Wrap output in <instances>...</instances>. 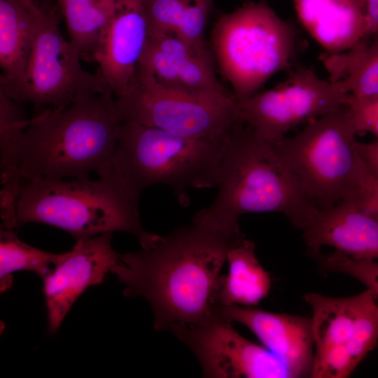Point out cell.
Here are the masks:
<instances>
[{"instance_id":"obj_13","label":"cell","mask_w":378,"mask_h":378,"mask_svg":"<svg viewBox=\"0 0 378 378\" xmlns=\"http://www.w3.org/2000/svg\"><path fill=\"white\" fill-rule=\"evenodd\" d=\"M113 233L76 239L67 255L42 280L48 330L55 332L79 296L101 284L120 261L111 245Z\"/></svg>"},{"instance_id":"obj_23","label":"cell","mask_w":378,"mask_h":378,"mask_svg":"<svg viewBox=\"0 0 378 378\" xmlns=\"http://www.w3.org/2000/svg\"><path fill=\"white\" fill-rule=\"evenodd\" d=\"M68 252L55 253L31 246L20 240L14 230H0V290L12 285V273L26 270L36 273L41 279L62 261Z\"/></svg>"},{"instance_id":"obj_10","label":"cell","mask_w":378,"mask_h":378,"mask_svg":"<svg viewBox=\"0 0 378 378\" xmlns=\"http://www.w3.org/2000/svg\"><path fill=\"white\" fill-rule=\"evenodd\" d=\"M349 97L340 83L323 80L312 70L297 66L277 86L234 99L239 122L275 144L295 127L348 104Z\"/></svg>"},{"instance_id":"obj_31","label":"cell","mask_w":378,"mask_h":378,"mask_svg":"<svg viewBox=\"0 0 378 378\" xmlns=\"http://www.w3.org/2000/svg\"><path fill=\"white\" fill-rule=\"evenodd\" d=\"M368 13V35L378 34V0H365Z\"/></svg>"},{"instance_id":"obj_25","label":"cell","mask_w":378,"mask_h":378,"mask_svg":"<svg viewBox=\"0 0 378 378\" xmlns=\"http://www.w3.org/2000/svg\"><path fill=\"white\" fill-rule=\"evenodd\" d=\"M213 0H186L179 24L174 33L201 55L213 59L205 42V29Z\"/></svg>"},{"instance_id":"obj_17","label":"cell","mask_w":378,"mask_h":378,"mask_svg":"<svg viewBox=\"0 0 378 378\" xmlns=\"http://www.w3.org/2000/svg\"><path fill=\"white\" fill-rule=\"evenodd\" d=\"M137 68L169 88L232 94L218 79L213 59L197 52L174 34L148 36Z\"/></svg>"},{"instance_id":"obj_28","label":"cell","mask_w":378,"mask_h":378,"mask_svg":"<svg viewBox=\"0 0 378 378\" xmlns=\"http://www.w3.org/2000/svg\"><path fill=\"white\" fill-rule=\"evenodd\" d=\"M354 128L360 123L378 116V96L358 101H348Z\"/></svg>"},{"instance_id":"obj_16","label":"cell","mask_w":378,"mask_h":378,"mask_svg":"<svg viewBox=\"0 0 378 378\" xmlns=\"http://www.w3.org/2000/svg\"><path fill=\"white\" fill-rule=\"evenodd\" d=\"M220 316L249 329L285 365L291 378L312 375L314 340L312 318L265 312L253 307H220Z\"/></svg>"},{"instance_id":"obj_14","label":"cell","mask_w":378,"mask_h":378,"mask_svg":"<svg viewBox=\"0 0 378 378\" xmlns=\"http://www.w3.org/2000/svg\"><path fill=\"white\" fill-rule=\"evenodd\" d=\"M148 36L141 0H118L92 56L109 90L118 98L132 83Z\"/></svg>"},{"instance_id":"obj_18","label":"cell","mask_w":378,"mask_h":378,"mask_svg":"<svg viewBox=\"0 0 378 378\" xmlns=\"http://www.w3.org/2000/svg\"><path fill=\"white\" fill-rule=\"evenodd\" d=\"M309 34L331 54L369 38L365 0H291Z\"/></svg>"},{"instance_id":"obj_7","label":"cell","mask_w":378,"mask_h":378,"mask_svg":"<svg viewBox=\"0 0 378 378\" xmlns=\"http://www.w3.org/2000/svg\"><path fill=\"white\" fill-rule=\"evenodd\" d=\"M298 33L265 1L221 15L211 33L218 67L236 99L251 96L276 73L293 69Z\"/></svg>"},{"instance_id":"obj_2","label":"cell","mask_w":378,"mask_h":378,"mask_svg":"<svg viewBox=\"0 0 378 378\" xmlns=\"http://www.w3.org/2000/svg\"><path fill=\"white\" fill-rule=\"evenodd\" d=\"M217 187L214 201L195 214L192 223L231 238L244 235L239 219L245 214L280 213L304 230L318 211L274 144L241 123L228 137Z\"/></svg>"},{"instance_id":"obj_20","label":"cell","mask_w":378,"mask_h":378,"mask_svg":"<svg viewBox=\"0 0 378 378\" xmlns=\"http://www.w3.org/2000/svg\"><path fill=\"white\" fill-rule=\"evenodd\" d=\"M228 272L218 280L216 302L223 306L254 307L265 298L272 286L269 273L258 261L255 244L242 236L230 246Z\"/></svg>"},{"instance_id":"obj_4","label":"cell","mask_w":378,"mask_h":378,"mask_svg":"<svg viewBox=\"0 0 378 378\" xmlns=\"http://www.w3.org/2000/svg\"><path fill=\"white\" fill-rule=\"evenodd\" d=\"M64 179L26 180L17 209L18 227L29 223L62 229L76 239L116 231L134 235L142 248L155 244L161 236L141 224L139 201L113 168L98 176Z\"/></svg>"},{"instance_id":"obj_24","label":"cell","mask_w":378,"mask_h":378,"mask_svg":"<svg viewBox=\"0 0 378 378\" xmlns=\"http://www.w3.org/2000/svg\"><path fill=\"white\" fill-rule=\"evenodd\" d=\"M20 104L0 90V175L1 183H22L19 172L21 148L27 118Z\"/></svg>"},{"instance_id":"obj_6","label":"cell","mask_w":378,"mask_h":378,"mask_svg":"<svg viewBox=\"0 0 378 378\" xmlns=\"http://www.w3.org/2000/svg\"><path fill=\"white\" fill-rule=\"evenodd\" d=\"M346 104L274 144L302 191L318 210L361 192L365 161Z\"/></svg>"},{"instance_id":"obj_11","label":"cell","mask_w":378,"mask_h":378,"mask_svg":"<svg viewBox=\"0 0 378 378\" xmlns=\"http://www.w3.org/2000/svg\"><path fill=\"white\" fill-rule=\"evenodd\" d=\"M81 56L62 36L55 10H45L34 34L22 88L13 100L30 103L40 113L66 107L83 93L108 91L99 74L83 68Z\"/></svg>"},{"instance_id":"obj_12","label":"cell","mask_w":378,"mask_h":378,"mask_svg":"<svg viewBox=\"0 0 378 378\" xmlns=\"http://www.w3.org/2000/svg\"><path fill=\"white\" fill-rule=\"evenodd\" d=\"M172 331L195 355L204 377H290L275 354L244 337L220 314L206 322L178 326Z\"/></svg>"},{"instance_id":"obj_5","label":"cell","mask_w":378,"mask_h":378,"mask_svg":"<svg viewBox=\"0 0 378 378\" xmlns=\"http://www.w3.org/2000/svg\"><path fill=\"white\" fill-rule=\"evenodd\" d=\"M229 136L216 140L192 139L120 122L113 166L136 197L139 198L149 186L162 184L170 187L186 206L190 202L188 188L217 186Z\"/></svg>"},{"instance_id":"obj_30","label":"cell","mask_w":378,"mask_h":378,"mask_svg":"<svg viewBox=\"0 0 378 378\" xmlns=\"http://www.w3.org/2000/svg\"><path fill=\"white\" fill-rule=\"evenodd\" d=\"M357 146L363 159L378 174V140L371 143L358 141Z\"/></svg>"},{"instance_id":"obj_29","label":"cell","mask_w":378,"mask_h":378,"mask_svg":"<svg viewBox=\"0 0 378 378\" xmlns=\"http://www.w3.org/2000/svg\"><path fill=\"white\" fill-rule=\"evenodd\" d=\"M361 190L368 203L378 214V174L365 162L361 181Z\"/></svg>"},{"instance_id":"obj_21","label":"cell","mask_w":378,"mask_h":378,"mask_svg":"<svg viewBox=\"0 0 378 378\" xmlns=\"http://www.w3.org/2000/svg\"><path fill=\"white\" fill-rule=\"evenodd\" d=\"M353 48L331 54L323 59L330 74L349 94V101L364 100L378 96V34Z\"/></svg>"},{"instance_id":"obj_26","label":"cell","mask_w":378,"mask_h":378,"mask_svg":"<svg viewBox=\"0 0 378 378\" xmlns=\"http://www.w3.org/2000/svg\"><path fill=\"white\" fill-rule=\"evenodd\" d=\"M324 269L347 274L362 283L378 302V260L356 259L336 251L323 255L314 254Z\"/></svg>"},{"instance_id":"obj_19","label":"cell","mask_w":378,"mask_h":378,"mask_svg":"<svg viewBox=\"0 0 378 378\" xmlns=\"http://www.w3.org/2000/svg\"><path fill=\"white\" fill-rule=\"evenodd\" d=\"M44 11L38 3L0 0V90L13 99L22 88L34 34Z\"/></svg>"},{"instance_id":"obj_22","label":"cell","mask_w":378,"mask_h":378,"mask_svg":"<svg viewBox=\"0 0 378 378\" xmlns=\"http://www.w3.org/2000/svg\"><path fill=\"white\" fill-rule=\"evenodd\" d=\"M118 0H56L70 41L81 55L92 56L101 32Z\"/></svg>"},{"instance_id":"obj_3","label":"cell","mask_w":378,"mask_h":378,"mask_svg":"<svg viewBox=\"0 0 378 378\" xmlns=\"http://www.w3.org/2000/svg\"><path fill=\"white\" fill-rule=\"evenodd\" d=\"M120 122L110 91L83 93L64 108L29 119L19 172L25 180L89 178L113 168Z\"/></svg>"},{"instance_id":"obj_27","label":"cell","mask_w":378,"mask_h":378,"mask_svg":"<svg viewBox=\"0 0 378 378\" xmlns=\"http://www.w3.org/2000/svg\"><path fill=\"white\" fill-rule=\"evenodd\" d=\"M186 0H141L148 36L174 34L181 20Z\"/></svg>"},{"instance_id":"obj_32","label":"cell","mask_w":378,"mask_h":378,"mask_svg":"<svg viewBox=\"0 0 378 378\" xmlns=\"http://www.w3.org/2000/svg\"><path fill=\"white\" fill-rule=\"evenodd\" d=\"M356 131L358 133L362 132H368L374 134L378 140V116L368 120L356 127Z\"/></svg>"},{"instance_id":"obj_1","label":"cell","mask_w":378,"mask_h":378,"mask_svg":"<svg viewBox=\"0 0 378 378\" xmlns=\"http://www.w3.org/2000/svg\"><path fill=\"white\" fill-rule=\"evenodd\" d=\"M237 239L192 223L151 247L120 255L113 273L125 286V296L148 300L156 330L200 324L219 314L220 272Z\"/></svg>"},{"instance_id":"obj_15","label":"cell","mask_w":378,"mask_h":378,"mask_svg":"<svg viewBox=\"0 0 378 378\" xmlns=\"http://www.w3.org/2000/svg\"><path fill=\"white\" fill-rule=\"evenodd\" d=\"M302 232L312 255L330 246L353 258L378 260V214L361 192L318 211Z\"/></svg>"},{"instance_id":"obj_8","label":"cell","mask_w":378,"mask_h":378,"mask_svg":"<svg viewBox=\"0 0 378 378\" xmlns=\"http://www.w3.org/2000/svg\"><path fill=\"white\" fill-rule=\"evenodd\" d=\"M116 107L120 122L192 139H224L239 124L232 94L169 88L138 68L129 88L116 98Z\"/></svg>"},{"instance_id":"obj_9","label":"cell","mask_w":378,"mask_h":378,"mask_svg":"<svg viewBox=\"0 0 378 378\" xmlns=\"http://www.w3.org/2000/svg\"><path fill=\"white\" fill-rule=\"evenodd\" d=\"M314 359L311 377L346 378L378 342V302L368 289L349 297L310 293Z\"/></svg>"},{"instance_id":"obj_33","label":"cell","mask_w":378,"mask_h":378,"mask_svg":"<svg viewBox=\"0 0 378 378\" xmlns=\"http://www.w3.org/2000/svg\"><path fill=\"white\" fill-rule=\"evenodd\" d=\"M25 4L38 3L36 0H18Z\"/></svg>"}]
</instances>
